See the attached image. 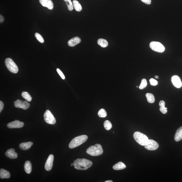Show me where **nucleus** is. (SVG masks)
Returning a JSON list of instances; mask_svg holds the SVG:
<instances>
[{"mask_svg": "<svg viewBox=\"0 0 182 182\" xmlns=\"http://www.w3.org/2000/svg\"><path fill=\"white\" fill-rule=\"evenodd\" d=\"M81 42L80 38L76 36L69 40L68 45L70 47H73L80 43Z\"/></svg>", "mask_w": 182, "mask_h": 182, "instance_id": "nucleus-15", "label": "nucleus"}, {"mask_svg": "<svg viewBox=\"0 0 182 182\" xmlns=\"http://www.w3.org/2000/svg\"><path fill=\"white\" fill-rule=\"evenodd\" d=\"M15 150L13 148L8 150L5 152V155L7 157L11 159H15L18 157V154L15 152Z\"/></svg>", "mask_w": 182, "mask_h": 182, "instance_id": "nucleus-13", "label": "nucleus"}, {"mask_svg": "<svg viewBox=\"0 0 182 182\" xmlns=\"http://www.w3.org/2000/svg\"><path fill=\"white\" fill-rule=\"evenodd\" d=\"M87 154L92 156H97L102 155L103 152L102 146L100 144H97L91 146L86 150Z\"/></svg>", "mask_w": 182, "mask_h": 182, "instance_id": "nucleus-3", "label": "nucleus"}, {"mask_svg": "<svg viewBox=\"0 0 182 182\" xmlns=\"http://www.w3.org/2000/svg\"><path fill=\"white\" fill-rule=\"evenodd\" d=\"M98 115L100 117L104 118L107 116V113L105 110L101 109L98 112Z\"/></svg>", "mask_w": 182, "mask_h": 182, "instance_id": "nucleus-27", "label": "nucleus"}, {"mask_svg": "<svg viewBox=\"0 0 182 182\" xmlns=\"http://www.w3.org/2000/svg\"><path fill=\"white\" fill-rule=\"evenodd\" d=\"M3 107H4V104L2 101H0V113L2 111Z\"/></svg>", "mask_w": 182, "mask_h": 182, "instance_id": "nucleus-34", "label": "nucleus"}, {"mask_svg": "<svg viewBox=\"0 0 182 182\" xmlns=\"http://www.w3.org/2000/svg\"><path fill=\"white\" fill-rule=\"evenodd\" d=\"M146 149L149 150H154L159 148V145L157 142L152 139H149L147 144L144 146Z\"/></svg>", "mask_w": 182, "mask_h": 182, "instance_id": "nucleus-8", "label": "nucleus"}, {"mask_svg": "<svg viewBox=\"0 0 182 182\" xmlns=\"http://www.w3.org/2000/svg\"><path fill=\"white\" fill-rule=\"evenodd\" d=\"M44 116L45 121L47 124L52 125L56 124V119L50 110H48L46 111Z\"/></svg>", "mask_w": 182, "mask_h": 182, "instance_id": "nucleus-7", "label": "nucleus"}, {"mask_svg": "<svg viewBox=\"0 0 182 182\" xmlns=\"http://www.w3.org/2000/svg\"><path fill=\"white\" fill-rule=\"evenodd\" d=\"M105 182H113V181H107Z\"/></svg>", "mask_w": 182, "mask_h": 182, "instance_id": "nucleus-37", "label": "nucleus"}, {"mask_svg": "<svg viewBox=\"0 0 182 182\" xmlns=\"http://www.w3.org/2000/svg\"><path fill=\"white\" fill-rule=\"evenodd\" d=\"M35 36L37 40L40 43H43L44 42V40L43 37L38 32L36 33L35 34Z\"/></svg>", "mask_w": 182, "mask_h": 182, "instance_id": "nucleus-30", "label": "nucleus"}, {"mask_svg": "<svg viewBox=\"0 0 182 182\" xmlns=\"http://www.w3.org/2000/svg\"><path fill=\"white\" fill-rule=\"evenodd\" d=\"M24 168L25 172L27 174H29L31 173L32 171V166L30 161H25Z\"/></svg>", "mask_w": 182, "mask_h": 182, "instance_id": "nucleus-20", "label": "nucleus"}, {"mask_svg": "<svg viewBox=\"0 0 182 182\" xmlns=\"http://www.w3.org/2000/svg\"><path fill=\"white\" fill-rule=\"evenodd\" d=\"M133 137L136 141L141 146H144L149 140L146 135L139 132H135L134 134Z\"/></svg>", "mask_w": 182, "mask_h": 182, "instance_id": "nucleus-4", "label": "nucleus"}, {"mask_svg": "<svg viewBox=\"0 0 182 182\" xmlns=\"http://www.w3.org/2000/svg\"><path fill=\"white\" fill-rule=\"evenodd\" d=\"M40 4L44 7H46L49 10H52L54 8V5L51 0H39Z\"/></svg>", "mask_w": 182, "mask_h": 182, "instance_id": "nucleus-12", "label": "nucleus"}, {"mask_svg": "<svg viewBox=\"0 0 182 182\" xmlns=\"http://www.w3.org/2000/svg\"><path fill=\"white\" fill-rule=\"evenodd\" d=\"M65 1L68 6V9L69 11H72L73 9V4L71 2V0H64Z\"/></svg>", "mask_w": 182, "mask_h": 182, "instance_id": "nucleus-28", "label": "nucleus"}, {"mask_svg": "<svg viewBox=\"0 0 182 182\" xmlns=\"http://www.w3.org/2000/svg\"><path fill=\"white\" fill-rule=\"evenodd\" d=\"M4 21V18L1 15H0V23H2Z\"/></svg>", "mask_w": 182, "mask_h": 182, "instance_id": "nucleus-35", "label": "nucleus"}, {"mask_svg": "<svg viewBox=\"0 0 182 182\" xmlns=\"http://www.w3.org/2000/svg\"><path fill=\"white\" fill-rule=\"evenodd\" d=\"M24 126L23 122L18 120H15L8 123L7 127L10 128H21Z\"/></svg>", "mask_w": 182, "mask_h": 182, "instance_id": "nucleus-10", "label": "nucleus"}, {"mask_svg": "<svg viewBox=\"0 0 182 182\" xmlns=\"http://www.w3.org/2000/svg\"><path fill=\"white\" fill-rule=\"evenodd\" d=\"M150 46L152 50L158 52H163L165 50L164 46L159 42H152L150 43Z\"/></svg>", "mask_w": 182, "mask_h": 182, "instance_id": "nucleus-6", "label": "nucleus"}, {"mask_svg": "<svg viewBox=\"0 0 182 182\" xmlns=\"http://www.w3.org/2000/svg\"><path fill=\"white\" fill-rule=\"evenodd\" d=\"M73 8L77 12H80L82 10V7L80 3L77 0H73Z\"/></svg>", "mask_w": 182, "mask_h": 182, "instance_id": "nucleus-21", "label": "nucleus"}, {"mask_svg": "<svg viewBox=\"0 0 182 182\" xmlns=\"http://www.w3.org/2000/svg\"><path fill=\"white\" fill-rule=\"evenodd\" d=\"M88 138L87 136L86 135H82L75 137L70 142L69 148L73 149L80 146L87 141Z\"/></svg>", "mask_w": 182, "mask_h": 182, "instance_id": "nucleus-2", "label": "nucleus"}, {"mask_svg": "<svg viewBox=\"0 0 182 182\" xmlns=\"http://www.w3.org/2000/svg\"><path fill=\"white\" fill-rule=\"evenodd\" d=\"M176 142L181 141L182 140V126L179 128L176 132L174 138Z\"/></svg>", "mask_w": 182, "mask_h": 182, "instance_id": "nucleus-18", "label": "nucleus"}, {"mask_svg": "<svg viewBox=\"0 0 182 182\" xmlns=\"http://www.w3.org/2000/svg\"><path fill=\"white\" fill-rule=\"evenodd\" d=\"M33 144V143L31 142L22 143L19 145V148L21 150H29Z\"/></svg>", "mask_w": 182, "mask_h": 182, "instance_id": "nucleus-16", "label": "nucleus"}, {"mask_svg": "<svg viewBox=\"0 0 182 182\" xmlns=\"http://www.w3.org/2000/svg\"><path fill=\"white\" fill-rule=\"evenodd\" d=\"M10 177V172L4 169H1L0 170V178L1 179H9Z\"/></svg>", "mask_w": 182, "mask_h": 182, "instance_id": "nucleus-17", "label": "nucleus"}, {"mask_svg": "<svg viewBox=\"0 0 182 182\" xmlns=\"http://www.w3.org/2000/svg\"><path fill=\"white\" fill-rule=\"evenodd\" d=\"M71 166H73V163H71Z\"/></svg>", "mask_w": 182, "mask_h": 182, "instance_id": "nucleus-38", "label": "nucleus"}, {"mask_svg": "<svg viewBox=\"0 0 182 182\" xmlns=\"http://www.w3.org/2000/svg\"><path fill=\"white\" fill-rule=\"evenodd\" d=\"M147 101L150 103H153L155 102V98L153 94L151 93H147L146 94Z\"/></svg>", "mask_w": 182, "mask_h": 182, "instance_id": "nucleus-24", "label": "nucleus"}, {"mask_svg": "<svg viewBox=\"0 0 182 182\" xmlns=\"http://www.w3.org/2000/svg\"><path fill=\"white\" fill-rule=\"evenodd\" d=\"M57 71L58 74L60 75V77H61L62 79H65V76H64L63 73H62L61 71L59 69H57Z\"/></svg>", "mask_w": 182, "mask_h": 182, "instance_id": "nucleus-32", "label": "nucleus"}, {"mask_svg": "<svg viewBox=\"0 0 182 182\" xmlns=\"http://www.w3.org/2000/svg\"><path fill=\"white\" fill-rule=\"evenodd\" d=\"M150 81L151 85L152 86L157 85L158 84L157 81L153 78L150 79Z\"/></svg>", "mask_w": 182, "mask_h": 182, "instance_id": "nucleus-31", "label": "nucleus"}, {"mask_svg": "<svg viewBox=\"0 0 182 182\" xmlns=\"http://www.w3.org/2000/svg\"><path fill=\"white\" fill-rule=\"evenodd\" d=\"M54 159V156L53 154H50L45 164V168L46 170L50 171L51 170L53 166Z\"/></svg>", "mask_w": 182, "mask_h": 182, "instance_id": "nucleus-11", "label": "nucleus"}, {"mask_svg": "<svg viewBox=\"0 0 182 182\" xmlns=\"http://www.w3.org/2000/svg\"><path fill=\"white\" fill-rule=\"evenodd\" d=\"M147 81L146 79H143L141 81L140 85L139 86V89H143L146 88L147 86Z\"/></svg>", "mask_w": 182, "mask_h": 182, "instance_id": "nucleus-29", "label": "nucleus"}, {"mask_svg": "<svg viewBox=\"0 0 182 182\" xmlns=\"http://www.w3.org/2000/svg\"><path fill=\"white\" fill-rule=\"evenodd\" d=\"M155 77V78L156 79H158V78H159V77L158 76H157V75H156V76H155V77Z\"/></svg>", "mask_w": 182, "mask_h": 182, "instance_id": "nucleus-36", "label": "nucleus"}, {"mask_svg": "<svg viewBox=\"0 0 182 182\" xmlns=\"http://www.w3.org/2000/svg\"><path fill=\"white\" fill-rule=\"evenodd\" d=\"M171 80L173 84L175 87L180 88L181 87L182 82L179 76L175 75L172 77Z\"/></svg>", "mask_w": 182, "mask_h": 182, "instance_id": "nucleus-14", "label": "nucleus"}, {"mask_svg": "<svg viewBox=\"0 0 182 182\" xmlns=\"http://www.w3.org/2000/svg\"><path fill=\"white\" fill-rule=\"evenodd\" d=\"M5 65L9 71L11 72L16 73L18 72L19 69L13 60L11 58H7L5 60Z\"/></svg>", "mask_w": 182, "mask_h": 182, "instance_id": "nucleus-5", "label": "nucleus"}, {"mask_svg": "<svg viewBox=\"0 0 182 182\" xmlns=\"http://www.w3.org/2000/svg\"><path fill=\"white\" fill-rule=\"evenodd\" d=\"M104 128L106 130H110L112 128V124L109 120H107L105 121L104 124Z\"/></svg>", "mask_w": 182, "mask_h": 182, "instance_id": "nucleus-26", "label": "nucleus"}, {"mask_svg": "<svg viewBox=\"0 0 182 182\" xmlns=\"http://www.w3.org/2000/svg\"><path fill=\"white\" fill-rule=\"evenodd\" d=\"M165 101L163 100L160 101L159 103V106L160 107L159 108L160 111L163 114L167 113V108L165 107Z\"/></svg>", "mask_w": 182, "mask_h": 182, "instance_id": "nucleus-22", "label": "nucleus"}, {"mask_svg": "<svg viewBox=\"0 0 182 182\" xmlns=\"http://www.w3.org/2000/svg\"><path fill=\"white\" fill-rule=\"evenodd\" d=\"M14 103L15 107L22 108L25 110L28 109L30 107V104L26 101H23L19 100H17L14 102Z\"/></svg>", "mask_w": 182, "mask_h": 182, "instance_id": "nucleus-9", "label": "nucleus"}, {"mask_svg": "<svg viewBox=\"0 0 182 182\" xmlns=\"http://www.w3.org/2000/svg\"><path fill=\"white\" fill-rule=\"evenodd\" d=\"M97 42L98 44L102 48L107 47L108 45V43L107 40L103 39V38H100L97 40Z\"/></svg>", "mask_w": 182, "mask_h": 182, "instance_id": "nucleus-23", "label": "nucleus"}, {"mask_svg": "<svg viewBox=\"0 0 182 182\" xmlns=\"http://www.w3.org/2000/svg\"><path fill=\"white\" fill-rule=\"evenodd\" d=\"M73 166L77 170H85L92 166L93 163L89 160L85 159H78L73 161Z\"/></svg>", "mask_w": 182, "mask_h": 182, "instance_id": "nucleus-1", "label": "nucleus"}, {"mask_svg": "<svg viewBox=\"0 0 182 182\" xmlns=\"http://www.w3.org/2000/svg\"><path fill=\"white\" fill-rule=\"evenodd\" d=\"M141 1L147 5H150L152 3L151 0H141Z\"/></svg>", "mask_w": 182, "mask_h": 182, "instance_id": "nucleus-33", "label": "nucleus"}, {"mask_svg": "<svg viewBox=\"0 0 182 182\" xmlns=\"http://www.w3.org/2000/svg\"><path fill=\"white\" fill-rule=\"evenodd\" d=\"M126 165L122 162L119 161V162L114 165L113 167L114 170H119L124 169L126 168Z\"/></svg>", "mask_w": 182, "mask_h": 182, "instance_id": "nucleus-19", "label": "nucleus"}, {"mask_svg": "<svg viewBox=\"0 0 182 182\" xmlns=\"http://www.w3.org/2000/svg\"><path fill=\"white\" fill-rule=\"evenodd\" d=\"M22 96L24 99L28 102H31L32 100V97L27 92L24 91L22 93Z\"/></svg>", "mask_w": 182, "mask_h": 182, "instance_id": "nucleus-25", "label": "nucleus"}]
</instances>
